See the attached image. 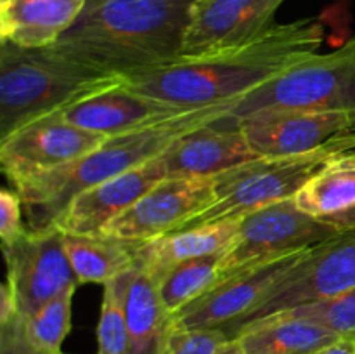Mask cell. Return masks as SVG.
<instances>
[{
  "label": "cell",
  "instance_id": "obj_1",
  "mask_svg": "<svg viewBox=\"0 0 355 354\" xmlns=\"http://www.w3.org/2000/svg\"><path fill=\"white\" fill-rule=\"evenodd\" d=\"M324 40L319 19L272 24L266 33L239 47L132 76L125 85L179 108H201L239 99L291 66L318 54Z\"/></svg>",
  "mask_w": 355,
  "mask_h": 354
},
{
  "label": "cell",
  "instance_id": "obj_2",
  "mask_svg": "<svg viewBox=\"0 0 355 354\" xmlns=\"http://www.w3.org/2000/svg\"><path fill=\"white\" fill-rule=\"evenodd\" d=\"M196 0H87L51 51L107 75H144L180 59Z\"/></svg>",
  "mask_w": 355,
  "mask_h": 354
},
{
  "label": "cell",
  "instance_id": "obj_3",
  "mask_svg": "<svg viewBox=\"0 0 355 354\" xmlns=\"http://www.w3.org/2000/svg\"><path fill=\"white\" fill-rule=\"evenodd\" d=\"M236 103L238 99L193 108L177 117L110 135L99 148L75 162L24 180L16 193L26 212L28 229L40 231L52 226L80 193L158 158L184 135L220 120Z\"/></svg>",
  "mask_w": 355,
  "mask_h": 354
},
{
  "label": "cell",
  "instance_id": "obj_4",
  "mask_svg": "<svg viewBox=\"0 0 355 354\" xmlns=\"http://www.w3.org/2000/svg\"><path fill=\"white\" fill-rule=\"evenodd\" d=\"M123 83L121 76L87 68L49 47L0 42V139Z\"/></svg>",
  "mask_w": 355,
  "mask_h": 354
},
{
  "label": "cell",
  "instance_id": "obj_5",
  "mask_svg": "<svg viewBox=\"0 0 355 354\" xmlns=\"http://www.w3.org/2000/svg\"><path fill=\"white\" fill-rule=\"evenodd\" d=\"M349 151H355V135L304 155L259 156L224 170L214 177V205L187 222L184 229L241 219L257 208L295 198L326 163Z\"/></svg>",
  "mask_w": 355,
  "mask_h": 354
},
{
  "label": "cell",
  "instance_id": "obj_6",
  "mask_svg": "<svg viewBox=\"0 0 355 354\" xmlns=\"http://www.w3.org/2000/svg\"><path fill=\"white\" fill-rule=\"evenodd\" d=\"M263 110H355V35L239 97L224 118L238 121Z\"/></svg>",
  "mask_w": 355,
  "mask_h": 354
},
{
  "label": "cell",
  "instance_id": "obj_7",
  "mask_svg": "<svg viewBox=\"0 0 355 354\" xmlns=\"http://www.w3.org/2000/svg\"><path fill=\"white\" fill-rule=\"evenodd\" d=\"M355 288V231L314 245L272 288L238 321L224 326L236 339L250 326L300 305L326 301Z\"/></svg>",
  "mask_w": 355,
  "mask_h": 354
},
{
  "label": "cell",
  "instance_id": "obj_8",
  "mask_svg": "<svg viewBox=\"0 0 355 354\" xmlns=\"http://www.w3.org/2000/svg\"><path fill=\"white\" fill-rule=\"evenodd\" d=\"M340 233L335 226L298 208L295 198L276 201L239 219L238 236L222 253L218 273L224 278L255 260L309 248Z\"/></svg>",
  "mask_w": 355,
  "mask_h": 354
},
{
  "label": "cell",
  "instance_id": "obj_9",
  "mask_svg": "<svg viewBox=\"0 0 355 354\" xmlns=\"http://www.w3.org/2000/svg\"><path fill=\"white\" fill-rule=\"evenodd\" d=\"M7 280L16 301L17 314L26 318L80 285L64 248V233L58 226L40 231L24 229L16 242L2 246Z\"/></svg>",
  "mask_w": 355,
  "mask_h": 354
},
{
  "label": "cell",
  "instance_id": "obj_10",
  "mask_svg": "<svg viewBox=\"0 0 355 354\" xmlns=\"http://www.w3.org/2000/svg\"><path fill=\"white\" fill-rule=\"evenodd\" d=\"M312 246L283 255L260 259L227 276L210 290L172 314V328H224L248 314L270 288L311 250Z\"/></svg>",
  "mask_w": 355,
  "mask_h": 354
},
{
  "label": "cell",
  "instance_id": "obj_11",
  "mask_svg": "<svg viewBox=\"0 0 355 354\" xmlns=\"http://www.w3.org/2000/svg\"><path fill=\"white\" fill-rule=\"evenodd\" d=\"M214 201V177H165L101 233L132 243L153 242L184 229Z\"/></svg>",
  "mask_w": 355,
  "mask_h": 354
},
{
  "label": "cell",
  "instance_id": "obj_12",
  "mask_svg": "<svg viewBox=\"0 0 355 354\" xmlns=\"http://www.w3.org/2000/svg\"><path fill=\"white\" fill-rule=\"evenodd\" d=\"M106 135L64 120L61 111L23 125L0 139V165L14 187L64 167L99 148Z\"/></svg>",
  "mask_w": 355,
  "mask_h": 354
},
{
  "label": "cell",
  "instance_id": "obj_13",
  "mask_svg": "<svg viewBox=\"0 0 355 354\" xmlns=\"http://www.w3.org/2000/svg\"><path fill=\"white\" fill-rule=\"evenodd\" d=\"M236 124L259 156L304 155L355 135V110H263Z\"/></svg>",
  "mask_w": 355,
  "mask_h": 354
},
{
  "label": "cell",
  "instance_id": "obj_14",
  "mask_svg": "<svg viewBox=\"0 0 355 354\" xmlns=\"http://www.w3.org/2000/svg\"><path fill=\"white\" fill-rule=\"evenodd\" d=\"M284 0H196L180 59H194L239 47L266 33Z\"/></svg>",
  "mask_w": 355,
  "mask_h": 354
},
{
  "label": "cell",
  "instance_id": "obj_15",
  "mask_svg": "<svg viewBox=\"0 0 355 354\" xmlns=\"http://www.w3.org/2000/svg\"><path fill=\"white\" fill-rule=\"evenodd\" d=\"M165 177V163L159 155L80 193L54 224L73 235H97Z\"/></svg>",
  "mask_w": 355,
  "mask_h": 354
},
{
  "label": "cell",
  "instance_id": "obj_16",
  "mask_svg": "<svg viewBox=\"0 0 355 354\" xmlns=\"http://www.w3.org/2000/svg\"><path fill=\"white\" fill-rule=\"evenodd\" d=\"M166 177H215L259 158L236 121L220 120L196 128L162 155Z\"/></svg>",
  "mask_w": 355,
  "mask_h": 354
},
{
  "label": "cell",
  "instance_id": "obj_17",
  "mask_svg": "<svg viewBox=\"0 0 355 354\" xmlns=\"http://www.w3.org/2000/svg\"><path fill=\"white\" fill-rule=\"evenodd\" d=\"M184 111H187L186 108L149 97L123 83L66 108L61 115L78 127L110 137L177 117Z\"/></svg>",
  "mask_w": 355,
  "mask_h": 354
},
{
  "label": "cell",
  "instance_id": "obj_18",
  "mask_svg": "<svg viewBox=\"0 0 355 354\" xmlns=\"http://www.w3.org/2000/svg\"><path fill=\"white\" fill-rule=\"evenodd\" d=\"M87 0H7L0 3V42L51 47L78 19Z\"/></svg>",
  "mask_w": 355,
  "mask_h": 354
},
{
  "label": "cell",
  "instance_id": "obj_19",
  "mask_svg": "<svg viewBox=\"0 0 355 354\" xmlns=\"http://www.w3.org/2000/svg\"><path fill=\"white\" fill-rule=\"evenodd\" d=\"M238 229L239 219H227L194 226L153 242L139 243V262L148 267L158 281L175 264L227 252L238 236Z\"/></svg>",
  "mask_w": 355,
  "mask_h": 354
},
{
  "label": "cell",
  "instance_id": "obj_20",
  "mask_svg": "<svg viewBox=\"0 0 355 354\" xmlns=\"http://www.w3.org/2000/svg\"><path fill=\"white\" fill-rule=\"evenodd\" d=\"M132 354H162L172 328V316L159 295V285L141 262L130 271L125 297Z\"/></svg>",
  "mask_w": 355,
  "mask_h": 354
},
{
  "label": "cell",
  "instance_id": "obj_21",
  "mask_svg": "<svg viewBox=\"0 0 355 354\" xmlns=\"http://www.w3.org/2000/svg\"><path fill=\"white\" fill-rule=\"evenodd\" d=\"M137 246L139 243L125 242L103 233L97 235L64 233L66 253L80 285H106L113 278L134 269L139 264Z\"/></svg>",
  "mask_w": 355,
  "mask_h": 354
},
{
  "label": "cell",
  "instance_id": "obj_22",
  "mask_svg": "<svg viewBox=\"0 0 355 354\" xmlns=\"http://www.w3.org/2000/svg\"><path fill=\"white\" fill-rule=\"evenodd\" d=\"M236 339L246 354H314L343 337L309 319L274 318L250 326Z\"/></svg>",
  "mask_w": 355,
  "mask_h": 354
},
{
  "label": "cell",
  "instance_id": "obj_23",
  "mask_svg": "<svg viewBox=\"0 0 355 354\" xmlns=\"http://www.w3.org/2000/svg\"><path fill=\"white\" fill-rule=\"evenodd\" d=\"M295 203L314 217L355 207V151L343 153L326 163L298 191Z\"/></svg>",
  "mask_w": 355,
  "mask_h": 354
},
{
  "label": "cell",
  "instance_id": "obj_24",
  "mask_svg": "<svg viewBox=\"0 0 355 354\" xmlns=\"http://www.w3.org/2000/svg\"><path fill=\"white\" fill-rule=\"evenodd\" d=\"M222 253L184 260L170 267L158 280L159 295L170 316L210 290L220 278L218 264Z\"/></svg>",
  "mask_w": 355,
  "mask_h": 354
},
{
  "label": "cell",
  "instance_id": "obj_25",
  "mask_svg": "<svg viewBox=\"0 0 355 354\" xmlns=\"http://www.w3.org/2000/svg\"><path fill=\"white\" fill-rule=\"evenodd\" d=\"M130 271L104 285L101 319L97 326V354H132L130 330L125 309Z\"/></svg>",
  "mask_w": 355,
  "mask_h": 354
},
{
  "label": "cell",
  "instance_id": "obj_26",
  "mask_svg": "<svg viewBox=\"0 0 355 354\" xmlns=\"http://www.w3.org/2000/svg\"><path fill=\"white\" fill-rule=\"evenodd\" d=\"M76 288H69L23 318V330L37 349L47 354H62L61 346L71 328V305Z\"/></svg>",
  "mask_w": 355,
  "mask_h": 354
},
{
  "label": "cell",
  "instance_id": "obj_27",
  "mask_svg": "<svg viewBox=\"0 0 355 354\" xmlns=\"http://www.w3.org/2000/svg\"><path fill=\"white\" fill-rule=\"evenodd\" d=\"M300 318L324 325L343 339H355V288L326 301L300 305L272 318ZM266 321V319H263ZM262 323V321H260ZM248 330V328H246Z\"/></svg>",
  "mask_w": 355,
  "mask_h": 354
},
{
  "label": "cell",
  "instance_id": "obj_28",
  "mask_svg": "<svg viewBox=\"0 0 355 354\" xmlns=\"http://www.w3.org/2000/svg\"><path fill=\"white\" fill-rule=\"evenodd\" d=\"M227 340L231 339L220 328H170L162 354H217Z\"/></svg>",
  "mask_w": 355,
  "mask_h": 354
},
{
  "label": "cell",
  "instance_id": "obj_29",
  "mask_svg": "<svg viewBox=\"0 0 355 354\" xmlns=\"http://www.w3.org/2000/svg\"><path fill=\"white\" fill-rule=\"evenodd\" d=\"M23 201L16 191L2 189L0 191V239L2 246L10 245L19 238L24 231V226L21 222L23 215Z\"/></svg>",
  "mask_w": 355,
  "mask_h": 354
},
{
  "label": "cell",
  "instance_id": "obj_30",
  "mask_svg": "<svg viewBox=\"0 0 355 354\" xmlns=\"http://www.w3.org/2000/svg\"><path fill=\"white\" fill-rule=\"evenodd\" d=\"M0 354H47L37 349L28 340L23 330L21 316L16 314L9 321L0 323Z\"/></svg>",
  "mask_w": 355,
  "mask_h": 354
},
{
  "label": "cell",
  "instance_id": "obj_31",
  "mask_svg": "<svg viewBox=\"0 0 355 354\" xmlns=\"http://www.w3.org/2000/svg\"><path fill=\"white\" fill-rule=\"evenodd\" d=\"M322 219L328 224L335 226L338 231H355V207L347 208V210L338 212V214H331L326 215V217H319Z\"/></svg>",
  "mask_w": 355,
  "mask_h": 354
},
{
  "label": "cell",
  "instance_id": "obj_32",
  "mask_svg": "<svg viewBox=\"0 0 355 354\" xmlns=\"http://www.w3.org/2000/svg\"><path fill=\"white\" fill-rule=\"evenodd\" d=\"M314 354H355V339H340L315 351Z\"/></svg>",
  "mask_w": 355,
  "mask_h": 354
},
{
  "label": "cell",
  "instance_id": "obj_33",
  "mask_svg": "<svg viewBox=\"0 0 355 354\" xmlns=\"http://www.w3.org/2000/svg\"><path fill=\"white\" fill-rule=\"evenodd\" d=\"M217 354H246V353L243 351L241 344L238 342V339H231L222 346V349L218 351Z\"/></svg>",
  "mask_w": 355,
  "mask_h": 354
},
{
  "label": "cell",
  "instance_id": "obj_34",
  "mask_svg": "<svg viewBox=\"0 0 355 354\" xmlns=\"http://www.w3.org/2000/svg\"><path fill=\"white\" fill-rule=\"evenodd\" d=\"M3 2H7V0H0V3H3Z\"/></svg>",
  "mask_w": 355,
  "mask_h": 354
}]
</instances>
